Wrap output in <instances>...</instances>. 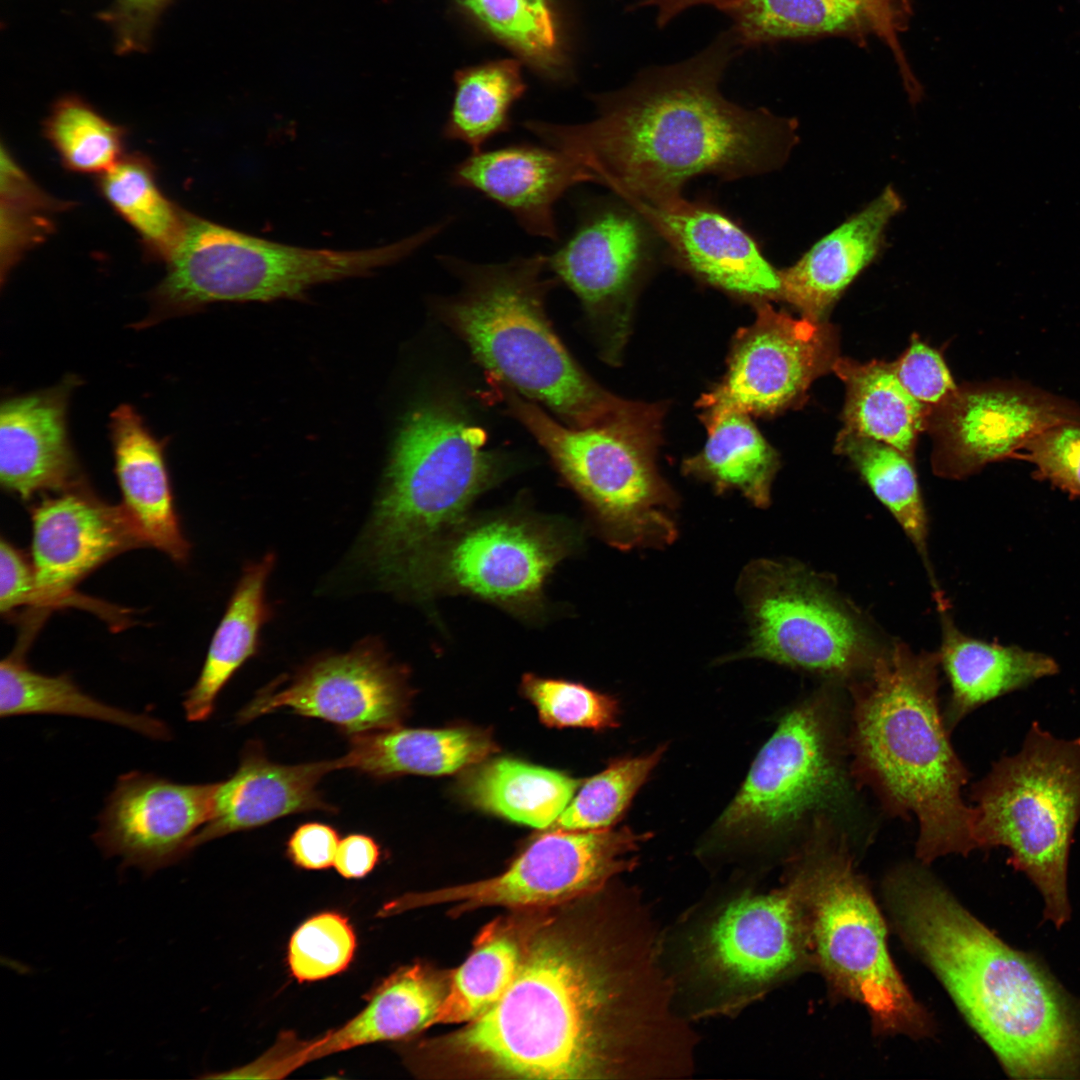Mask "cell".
<instances>
[{
  "label": "cell",
  "instance_id": "1",
  "mask_svg": "<svg viewBox=\"0 0 1080 1080\" xmlns=\"http://www.w3.org/2000/svg\"><path fill=\"white\" fill-rule=\"evenodd\" d=\"M593 895L512 915L521 960L484 1015L407 1045L417 1075L614 1079L663 1072L666 990L648 951H636Z\"/></svg>",
  "mask_w": 1080,
  "mask_h": 1080
},
{
  "label": "cell",
  "instance_id": "2",
  "mask_svg": "<svg viewBox=\"0 0 1080 1080\" xmlns=\"http://www.w3.org/2000/svg\"><path fill=\"white\" fill-rule=\"evenodd\" d=\"M738 40L736 32L725 33L690 59L649 68L627 87L595 96L592 121L527 120L523 127L628 205L674 204L686 182L702 174L735 180L773 171L797 142V124L722 95Z\"/></svg>",
  "mask_w": 1080,
  "mask_h": 1080
},
{
  "label": "cell",
  "instance_id": "3",
  "mask_svg": "<svg viewBox=\"0 0 1080 1080\" xmlns=\"http://www.w3.org/2000/svg\"><path fill=\"white\" fill-rule=\"evenodd\" d=\"M895 928L1016 1079L1080 1078V1013L1031 955L991 932L925 871L885 883Z\"/></svg>",
  "mask_w": 1080,
  "mask_h": 1080
},
{
  "label": "cell",
  "instance_id": "4",
  "mask_svg": "<svg viewBox=\"0 0 1080 1080\" xmlns=\"http://www.w3.org/2000/svg\"><path fill=\"white\" fill-rule=\"evenodd\" d=\"M938 652L893 640L872 669L850 682L852 771L898 816H915L925 862L977 848L975 808L962 798L969 773L939 709Z\"/></svg>",
  "mask_w": 1080,
  "mask_h": 1080
},
{
  "label": "cell",
  "instance_id": "5",
  "mask_svg": "<svg viewBox=\"0 0 1080 1080\" xmlns=\"http://www.w3.org/2000/svg\"><path fill=\"white\" fill-rule=\"evenodd\" d=\"M440 262L462 283L456 296L438 303L440 317L498 383L572 428L616 416L625 401L585 373L549 321L545 299L557 279L544 278L547 256L497 264L440 256Z\"/></svg>",
  "mask_w": 1080,
  "mask_h": 1080
},
{
  "label": "cell",
  "instance_id": "6",
  "mask_svg": "<svg viewBox=\"0 0 1080 1080\" xmlns=\"http://www.w3.org/2000/svg\"><path fill=\"white\" fill-rule=\"evenodd\" d=\"M485 440L445 403L424 404L404 421L362 544L368 566L391 590L418 599L439 545L503 475Z\"/></svg>",
  "mask_w": 1080,
  "mask_h": 1080
},
{
  "label": "cell",
  "instance_id": "7",
  "mask_svg": "<svg viewBox=\"0 0 1080 1080\" xmlns=\"http://www.w3.org/2000/svg\"><path fill=\"white\" fill-rule=\"evenodd\" d=\"M508 411L550 456L602 537L621 550L662 547L677 536L675 497L655 464L661 409L626 401L610 421L572 428L497 383Z\"/></svg>",
  "mask_w": 1080,
  "mask_h": 1080
},
{
  "label": "cell",
  "instance_id": "8",
  "mask_svg": "<svg viewBox=\"0 0 1080 1080\" xmlns=\"http://www.w3.org/2000/svg\"><path fill=\"white\" fill-rule=\"evenodd\" d=\"M791 883L799 897L808 952L834 992L861 1003L880 1032L920 1036L927 1015L897 971L887 948L886 926L855 872L844 838L828 818L815 820Z\"/></svg>",
  "mask_w": 1080,
  "mask_h": 1080
},
{
  "label": "cell",
  "instance_id": "9",
  "mask_svg": "<svg viewBox=\"0 0 1080 1080\" xmlns=\"http://www.w3.org/2000/svg\"><path fill=\"white\" fill-rule=\"evenodd\" d=\"M977 848L1005 847L1008 862L1040 891L1045 918H1070L1068 858L1080 820V737L1033 722L1015 754L1001 757L972 790Z\"/></svg>",
  "mask_w": 1080,
  "mask_h": 1080
},
{
  "label": "cell",
  "instance_id": "10",
  "mask_svg": "<svg viewBox=\"0 0 1080 1080\" xmlns=\"http://www.w3.org/2000/svg\"><path fill=\"white\" fill-rule=\"evenodd\" d=\"M427 242L418 232L363 250L307 249L268 241L188 213L184 234L152 291L141 327L221 301H271L365 275L393 264Z\"/></svg>",
  "mask_w": 1080,
  "mask_h": 1080
},
{
  "label": "cell",
  "instance_id": "11",
  "mask_svg": "<svg viewBox=\"0 0 1080 1080\" xmlns=\"http://www.w3.org/2000/svg\"><path fill=\"white\" fill-rule=\"evenodd\" d=\"M738 584L749 624L741 657L850 683L892 644L831 577L797 561L755 560Z\"/></svg>",
  "mask_w": 1080,
  "mask_h": 1080
},
{
  "label": "cell",
  "instance_id": "12",
  "mask_svg": "<svg viewBox=\"0 0 1080 1080\" xmlns=\"http://www.w3.org/2000/svg\"><path fill=\"white\" fill-rule=\"evenodd\" d=\"M578 545L577 531L559 519L519 510L469 516L435 551L419 599L462 594L536 621L547 580Z\"/></svg>",
  "mask_w": 1080,
  "mask_h": 1080
},
{
  "label": "cell",
  "instance_id": "13",
  "mask_svg": "<svg viewBox=\"0 0 1080 1080\" xmlns=\"http://www.w3.org/2000/svg\"><path fill=\"white\" fill-rule=\"evenodd\" d=\"M835 720L825 695L783 716L719 818L718 830L767 836L843 800L849 781Z\"/></svg>",
  "mask_w": 1080,
  "mask_h": 1080
},
{
  "label": "cell",
  "instance_id": "14",
  "mask_svg": "<svg viewBox=\"0 0 1080 1080\" xmlns=\"http://www.w3.org/2000/svg\"><path fill=\"white\" fill-rule=\"evenodd\" d=\"M648 837L628 827L548 831L495 877L409 893L386 904L380 914L452 904L451 912L457 916L483 907L516 911L577 900L600 893L611 878L633 868L631 854Z\"/></svg>",
  "mask_w": 1080,
  "mask_h": 1080
},
{
  "label": "cell",
  "instance_id": "15",
  "mask_svg": "<svg viewBox=\"0 0 1080 1080\" xmlns=\"http://www.w3.org/2000/svg\"><path fill=\"white\" fill-rule=\"evenodd\" d=\"M835 349L831 327L795 319L760 301L756 320L736 337L724 379L700 400L704 420L729 411L772 414L791 406L833 367Z\"/></svg>",
  "mask_w": 1080,
  "mask_h": 1080
},
{
  "label": "cell",
  "instance_id": "16",
  "mask_svg": "<svg viewBox=\"0 0 1080 1080\" xmlns=\"http://www.w3.org/2000/svg\"><path fill=\"white\" fill-rule=\"evenodd\" d=\"M1080 423V406L1018 381L969 385L933 409L934 471L959 479L1015 454L1042 431Z\"/></svg>",
  "mask_w": 1080,
  "mask_h": 1080
},
{
  "label": "cell",
  "instance_id": "17",
  "mask_svg": "<svg viewBox=\"0 0 1080 1080\" xmlns=\"http://www.w3.org/2000/svg\"><path fill=\"white\" fill-rule=\"evenodd\" d=\"M653 236L631 206L594 200L583 203L572 234L549 256L547 268L580 300L606 333L611 354L625 309L653 258Z\"/></svg>",
  "mask_w": 1080,
  "mask_h": 1080
},
{
  "label": "cell",
  "instance_id": "18",
  "mask_svg": "<svg viewBox=\"0 0 1080 1080\" xmlns=\"http://www.w3.org/2000/svg\"><path fill=\"white\" fill-rule=\"evenodd\" d=\"M408 702L405 673L375 641L305 666L287 686L267 688L237 721L247 723L278 709L330 722L355 735L397 727Z\"/></svg>",
  "mask_w": 1080,
  "mask_h": 1080
},
{
  "label": "cell",
  "instance_id": "19",
  "mask_svg": "<svg viewBox=\"0 0 1080 1080\" xmlns=\"http://www.w3.org/2000/svg\"><path fill=\"white\" fill-rule=\"evenodd\" d=\"M218 786L176 783L138 771L124 774L105 802L93 839L105 856L147 874L176 864L194 850Z\"/></svg>",
  "mask_w": 1080,
  "mask_h": 1080
},
{
  "label": "cell",
  "instance_id": "20",
  "mask_svg": "<svg viewBox=\"0 0 1080 1080\" xmlns=\"http://www.w3.org/2000/svg\"><path fill=\"white\" fill-rule=\"evenodd\" d=\"M807 952L802 907L791 882L729 903L702 932L694 950L700 971L736 992L773 984Z\"/></svg>",
  "mask_w": 1080,
  "mask_h": 1080
},
{
  "label": "cell",
  "instance_id": "21",
  "mask_svg": "<svg viewBox=\"0 0 1080 1080\" xmlns=\"http://www.w3.org/2000/svg\"><path fill=\"white\" fill-rule=\"evenodd\" d=\"M30 514L32 607L45 613L72 603L75 586L108 560L146 546L121 504L102 501L86 485L43 497Z\"/></svg>",
  "mask_w": 1080,
  "mask_h": 1080
},
{
  "label": "cell",
  "instance_id": "22",
  "mask_svg": "<svg viewBox=\"0 0 1080 1080\" xmlns=\"http://www.w3.org/2000/svg\"><path fill=\"white\" fill-rule=\"evenodd\" d=\"M629 206L664 242L672 260L699 279L759 302L780 297L779 271L755 239L716 207L685 198L664 207Z\"/></svg>",
  "mask_w": 1080,
  "mask_h": 1080
},
{
  "label": "cell",
  "instance_id": "23",
  "mask_svg": "<svg viewBox=\"0 0 1080 1080\" xmlns=\"http://www.w3.org/2000/svg\"><path fill=\"white\" fill-rule=\"evenodd\" d=\"M450 972L423 963L401 967L368 995L364 1008L343 1025L311 1040L282 1033L272 1046L276 1072L284 1077L306 1063L358 1046L406 1039L431 1027L446 995Z\"/></svg>",
  "mask_w": 1080,
  "mask_h": 1080
},
{
  "label": "cell",
  "instance_id": "24",
  "mask_svg": "<svg viewBox=\"0 0 1080 1080\" xmlns=\"http://www.w3.org/2000/svg\"><path fill=\"white\" fill-rule=\"evenodd\" d=\"M449 182L499 204L527 233L556 240V203L572 187L593 179L558 149L516 143L472 153L453 168Z\"/></svg>",
  "mask_w": 1080,
  "mask_h": 1080
},
{
  "label": "cell",
  "instance_id": "25",
  "mask_svg": "<svg viewBox=\"0 0 1080 1080\" xmlns=\"http://www.w3.org/2000/svg\"><path fill=\"white\" fill-rule=\"evenodd\" d=\"M74 382L4 400L0 412L2 488L28 501L40 492L84 486L70 446L66 411Z\"/></svg>",
  "mask_w": 1080,
  "mask_h": 1080
},
{
  "label": "cell",
  "instance_id": "26",
  "mask_svg": "<svg viewBox=\"0 0 1080 1080\" xmlns=\"http://www.w3.org/2000/svg\"><path fill=\"white\" fill-rule=\"evenodd\" d=\"M336 769L335 760L278 764L267 758L261 745L250 743L236 772L219 782L212 815L195 836L193 849L291 814L313 810L335 812L317 786L325 774Z\"/></svg>",
  "mask_w": 1080,
  "mask_h": 1080
},
{
  "label": "cell",
  "instance_id": "27",
  "mask_svg": "<svg viewBox=\"0 0 1080 1080\" xmlns=\"http://www.w3.org/2000/svg\"><path fill=\"white\" fill-rule=\"evenodd\" d=\"M903 208L891 187L816 242L792 266L779 271L780 297L822 322L827 311L854 278L877 256L890 220Z\"/></svg>",
  "mask_w": 1080,
  "mask_h": 1080
},
{
  "label": "cell",
  "instance_id": "28",
  "mask_svg": "<svg viewBox=\"0 0 1080 1080\" xmlns=\"http://www.w3.org/2000/svg\"><path fill=\"white\" fill-rule=\"evenodd\" d=\"M110 429L121 506L146 545L177 563L185 562L190 544L174 505L164 457L165 442L156 439L140 415L127 404L113 411Z\"/></svg>",
  "mask_w": 1080,
  "mask_h": 1080
},
{
  "label": "cell",
  "instance_id": "29",
  "mask_svg": "<svg viewBox=\"0 0 1080 1080\" xmlns=\"http://www.w3.org/2000/svg\"><path fill=\"white\" fill-rule=\"evenodd\" d=\"M935 601L942 627L939 661L951 687L948 728L980 706L1059 672L1058 663L1049 655L964 634L955 625L945 597Z\"/></svg>",
  "mask_w": 1080,
  "mask_h": 1080
},
{
  "label": "cell",
  "instance_id": "30",
  "mask_svg": "<svg viewBox=\"0 0 1080 1080\" xmlns=\"http://www.w3.org/2000/svg\"><path fill=\"white\" fill-rule=\"evenodd\" d=\"M495 750L492 738L479 729L397 726L351 735L348 752L335 761L337 769L374 778L443 775L481 763Z\"/></svg>",
  "mask_w": 1080,
  "mask_h": 1080
},
{
  "label": "cell",
  "instance_id": "31",
  "mask_svg": "<svg viewBox=\"0 0 1080 1080\" xmlns=\"http://www.w3.org/2000/svg\"><path fill=\"white\" fill-rule=\"evenodd\" d=\"M271 554L243 572L211 640L203 667L183 702L188 721H204L213 713L219 693L257 650L258 635L269 616L265 586L272 570Z\"/></svg>",
  "mask_w": 1080,
  "mask_h": 1080
},
{
  "label": "cell",
  "instance_id": "32",
  "mask_svg": "<svg viewBox=\"0 0 1080 1080\" xmlns=\"http://www.w3.org/2000/svg\"><path fill=\"white\" fill-rule=\"evenodd\" d=\"M582 781L516 759L498 758L471 766L458 781L470 805L531 827H550Z\"/></svg>",
  "mask_w": 1080,
  "mask_h": 1080
},
{
  "label": "cell",
  "instance_id": "33",
  "mask_svg": "<svg viewBox=\"0 0 1080 1080\" xmlns=\"http://www.w3.org/2000/svg\"><path fill=\"white\" fill-rule=\"evenodd\" d=\"M832 369L846 386L843 430L886 443L912 459L931 410L902 386L889 364L837 358Z\"/></svg>",
  "mask_w": 1080,
  "mask_h": 1080
},
{
  "label": "cell",
  "instance_id": "34",
  "mask_svg": "<svg viewBox=\"0 0 1080 1080\" xmlns=\"http://www.w3.org/2000/svg\"><path fill=\"white\" fill-rule=\"evenodd\" d=\"M27 648L18 644L1 661V717L29 714L76 716L122 726L153 739L170 738L169 728L157 718L103 703L84 693L67 674L48 676L34 671L25 662Z\"/></svg>",
  "mask_w": 1080,
  "mask_h": 1080
},
{
  "label": "cell",
  "instance_id": "35",
  "mask_svg": "<svg viewBox=\"0 0 1080 1080\" xmlns=\"http://www.w3.org/2000/svg\"><path fill=\"white\" fill-rule=\"evenodd\" d=\"M705 422L709 432L705 447L684 463L685 471L720 491L737 489L754 505L767 507L778 459L749 415L729 411Z\"/></svg>",
  "mask_w": 1080,
  "mask_h": 1080
},
{
  "label": "cell",
  "instance_id": "36",
  "mask_svg": "<svg viewBox=\"0 0 1080 1080\" xmlns=\"http://www.w3.org/2000/svg\"><path fill=\"white\" fill-rule=\"evenodd\" d=\"M97 189L138 234L145 252L168 261L184 234L188 212L160 189L155 167L140 153L124 155L98 175Z\"/></svg>",
  "mask_w": 1080,
  "mask_h": 1080
},
{
  "label": "cell",
  "instance_id": "37",
  "mask_svg": "<svg viewBox=\"0 0 1080 1080\" xmlns=\"http://www.w3.org/2000/svg\"><path fill=\"white\" fill-rule=\"evenodd\" d=\"M521 960L512 916L488 924L466 960L450 971L446 995L431 1026L469 1023L489 1011L506 993Z\"/></svg>",
  "mask_w": 1080,
  "mask_h": 1080
},
{
  "label": "cell",
  "instance_id": "38",
  "mask_svg": "<svg viewBox=\"0 0 1080 1080\" xmlns=\"http://www.w3.org/2000/svg\"><path fill=\"white\" fill-rule=\"evenodd\" d=\"M455 92L442 128L447 140L459 141L472 153L511 127L513 105L526 90L521 65L502 59L458 70Z\"/></svg>",
  "mask_w": 1080,
  "mask_h": 1080
},
{
  "label": "cell",
  "instance_id": "39",
  "mask_svg": "<svg viewBox=\"0 0 1080 1080\" xmlns=\"http://www.w3.org/2000/svg\"><path fill=\"white\" fill-rule=\"evenodd\" d=\"M836 449L854 464L875 496L900 524L940 592L928 556V518L911 459L896 448L842 430Z\"/></svg>",
  "mask_w": 1080,
  "mask_h": 1080
},
{
  "label": "cell",
  "instance_id": "40",
  "mask_svg": "<svg viewBox=\"0 0 1080 1080\" xmlns=\"http://www.w3.org/2000/svg\"><path fill=\"white\" fill-rule=\"evenodd\" d=\"M496 40L552 80L565 75V56L552 0H455Z\"/></svg>",
  "mask_w": 1080,
  "mask_h": 1080
},
{
  "label": "cell",
  "instance_id": "41",
  "mask_svg": "<svg viewBox=\"0 0 1080 1080\" xmlns=\"http://www.w3.org/2000/svg\"><path fill=\"white\" fill-rule=\"evenodd\" d=\"M745 42L847 30L872 7L870 0H732L725 4Z\"/></svg>",
  "mask_w": 1080,
  "mask_h": 1080
},
{
  "label": "cell",
  "instance_id": "42",
  "mask_svg": "<svg viewBox=\"0 0 1080 1080\" xmlns=\"http://www.w3.org/2000/svg\"><path fill=\"white\" fill-rule=\"evenodd\" d=\"M43 133L72 172L100 175L125 155L127 130L78 97L56 102L43 123Z\"/></svg>",
  "mask_w": 1080,
  "mask_h": 1080
},
{
  "label": "cell",
  "instance_id": "43",
  "mask_svg": "<svg viewBox=\"0 0 1080 1080\" xmlns=\"http://www.w3.org/2000/svg\"><path fill=\"white\" fill-rule=\"evenodd\" d=\"M665 747L651 753L612 761L583 783L548 831H591L610 828L660 762Z\"/></svg>",
  "mask_w": 1080,
  "mask_h": 1080
},
{
  "label": "cell",
  "instance_id": "44",
  "mask_svg": "<svg viewBox=\"0 0 1080 1080\" xmlns=\"http://www.w3.org/2000/svg\"><path fill=\"white\" fill-rule=\"evenodd\" d=\"M2 274L52 229L50 215L63 205L50 198L17 165L4 147L1 151Z\"/></svg>",
  "mask_w": 1080,
  "mask_h": 1080
},
{
  "label": "cell",
  "instance_id": "45",
  "mask_svg": "<svg viewBox=\"0 0 1080 1080\" xmlns=\"http://www.w3.org/2000/svg\"><path fill=\"white\" fill-rule=\"evenodd\" d=\"M356 949V936L348 919L337 912H322L303 922L292 934L287 962L299 982L322 980L344 971Z\"/></svg>",
  "mask_w": 1080,
  "mask_h": 1080
},
{
  "label": "cell",
  "instance_id": "46",
  "mask_svg": "<svg viewBox=\"0 0 1080 1080\" xmlns=\"http://www.w3.org/2000/svg\"><path fill=\"white\" fill-rule=\"evenodd\" d=\"M521 690L548 726L602 730L618 725L617 700L582 684L526 674Z\"/></svg>",
  "mask_w": 1080,
  "mask_h": 1080
},
{
  "label": "cell",
  "instance_id": "47",
  "mask_svg": "<svg viewBox=\"0 0 1080 1080\" xmlns=\"http://www.w3.org/2000/svg\"><path fill=\"white\" fill-rule=\"evenodd\" d=\"M1034 466V477L1080 500V423L1052 426L1029 440L1014 456Z\"/></svg>",
  "mask_w": 1080,
  "mask_h": 1080
},
{
  "label": "cell",
  "instance_id": "48",
  "mask_svg": "<svg viewBox=\"0 0 1080 1080\" xmlns=\"http://www.w3.org/2000/svg\"><path fill=\"white\" fill-rule=\"evenodd\" d=\"M889 365L902 386L931 411L958 389L942 357L921 342L914 341L898 361Z\"/></svg>",
  "mask_w": 1080,
  "mask_h": 1080
},
{
  "label": "cell",
  "instance_id": "49",
  "mask_svg": "<svg viewBox=\"0 0 1080 1080\" xmlns=\"http://www.w3.org/2000/svg\"><path fill=\"white\" fill-rule=\"evenodd\" d=\"M34 567L24 552L1 537L0 540V611L9 616L22 606L32 607L35 600Z\"/></svg>",
  "mask_w": 1080,
  "mask_h": 1080
},
{
  "label": "cell",
  "instance_id": "50",
  "mask_svg": "<svg viewBox=\"0 0 1080 1080\" xmlns=\"http://www.w3.org/2000/svg\"><path fill=\"white\" fill-rule=\"evenodd\" d=\"M339 842V834L334 827L321 822H307L290 835L286 855L299 868L322 870L334 864Z\"/></svg>",
  "mask_w": 1080,
  "mask_h": 1080
},
{
  "label": "cell",
  "instance_id": "51",
  "mask_svg": "<svg viewBox=\"0 0 1080 1080\" xmlns=\"http://www.w3.org/2000/svg\"><path fill=\"white\" fill-rule=\"evenodd\" d=\"M168 0H117L108 15L114 26L120 52L142 49Z\"/></svg>",
  "mask_w": 1080,
  "mask_h": 1080
},
{
  "label": "cell",
  "instance_id": "52",
  "mask_svg": "<svg viewBox=\"0 0 1080 1080\" xmlns=\"http://www.w3.org/2000/svg\"><path fill=\"white\" fill-rule=\"evenodd\" d=\"M378 843L365 834L353 833L340 840L333 866L346 879L369 874L380 859Z\"/></svg>",
  "mask_w": 1080,
  "mask_h": 1080
},
{
  "label": "cell",
  "instance_id": "53",
  "mask_svg": "<svg viewBox=\"0 0 1080 1080\" xmlns=\"http://www.w3.org/2000/svg\"><path fill=\"white\" fill-rule=\"evenodd\" d=\"M723 0H638L641 6H655L658 10V24L665 25L677 14L699 4L720 3Z\"/></svg>",
  "mask_w": 1080,
  "mask_h": 1080
},
{
  "label": "cell",
  "instance_id": "54",
  "mask_svg": "<svg viewBox=\"0 0 1080 1080\" xmlns=\"http://www.w3.org/2000/svg\"><path fill=\"white\" fill-rule=\"evenodd\" d=\"M870 1H871V3L873 4V1H874V0H870Z\"/></svg>",
  "mask_w": 1080,
  "mask_h": 1080
}]
</instances>
